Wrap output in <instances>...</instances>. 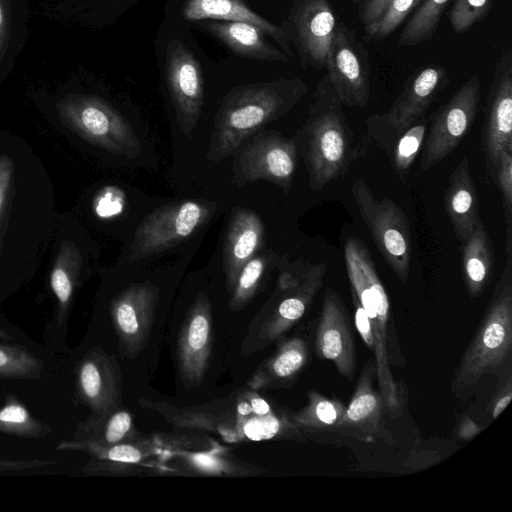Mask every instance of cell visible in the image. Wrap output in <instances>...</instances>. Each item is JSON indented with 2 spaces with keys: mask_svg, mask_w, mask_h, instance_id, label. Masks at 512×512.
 I'll use <instances>...</instances> for the list:
<instances>
[{
  "mask_svg": "<svg viewBox=\"0 0 512 512\" xmlns=\"http://www.w3.org/2000/svg\"><path fill=\"white\" fill-rule=\"evenodd\" d=\"M375 365L368 361L363 368L354 394L336 428L359 439H371L379 433L383 399L372 386Z\"/></svg>",
  "mask_w": 512,
  "mask_h": 512,
  "instance_id": "18",
  "label": "cell"
},
{
  "mask_svg": "<svg viewBox=\"0 0 512 512\" xmlns=\"http://www.w3.org/2000/svg\"><path fill=\"white\" fill-rule=\"evenodd\" d=\"M298 152L296 136L287 138L274 131L257 132L234 158L232 183L241 188L264 180L289 193L297 167Z\"/></svg>",
  "mask_w": 512,
  "mask_h": 512,
  "instance_id": "8",
  "label": "cell"
},
{
  "mask_svg": "<svg viewBox=\"0 0 512 512\" xmlns=\"http://www.w3.org/2000/svg\"><path fill=\"white\" fill-rule=\"evenodd\" d=\"M77 400L94 414L111 411L116 398V384L109 358L98 348L88 351L76 367Z\"/></svg>",
  "mask_w": 512,
  "mask_h": 512,
  "instance_id": "17",
  "label": "cell"
},
{
  "mask_svg": "<svg viewBox=\"0 0 512 512\" xmlns=\"http://www.w3.org/2000/svg\"><path fill=\"white\" fill-rule=\"evenodd\" d=\"M444 206L456 238L463 243L481 222L477 190L466 157L449 176Z\"/></svg>",
  "mask_w": 512,
  "mask_h": 512,
  "instance_id": "19",
  "label": "cell"
},
{
  "mask_svg": "<svg viewBox=\"0 0 512 512\" xmlns=\"http://www.w3.org/2000/svg\"><path fill=\"white\" fill-rule=\"evenodd\" d=\"M319 358L333 362L342 377L351 379L355 373V347L345 307L338 293L327 288L316 332Z\"/></svg>",
  "mask_w": 512,
  "mask_h": 512,
  "instance_id": "15",
  "label": "cell"
},
{
  "mask_svg": "<svg viewBox=\"0 0 512 512\" xmlns=\"http://www.w3.org/2000/svg\"><path fill=\"white\" fill-rule=\"evenodd\" d=\"M461 246L463 280L469 296L475 298L488 284L494 264L493 243L482 221Z\"/></svg>",
  "mask_w": 512,
  "mask_h": 512,
  "instance_id": "24",
  "label": "cell"
},
{
  "mask_svg": "<svg viewBox=\"0 0 512 512\" xmlns=\"http://www.w3.org/2000/svg\"><path fill=\"white\" fill-rule=\"evenodd\" d=\"M504 211L506 253L512 252V148L502 152L496 174Z\"/></svg>",
  "mask_w": 512,
  "mask_h": 512,
  "instance_id": "34",
  "label": "cell"
},
{
  "mask_svg": "<svg viewBox=\"0 0 512 512\" xmlns=\"http://www.w3.org/2000/svg\"><path fill=\"white\" fill-rule=\"evenodd\" d=\"M423 0H390L381 16L365 28V38L381 41L392 34Z\"/></svg>",
  "mask_w": 512,
  "mask_h": 512,
  "instance_id": "32",
  "label": "cell"
},
{
  "mask_svg": "<svg viewBox=\"0 0 512 512\" xmlns=\"http://www.w3.org/2000/svg\"><path fill=\"white\" fill-rule=\"evenodd\" d=\"M11 27L12 14L10 0H0V64L10 44Z\"/></svg>",
  "mask_w": 512,
  "mask_h": 512,
  "instance_id": "39",
  "label": "cell"
},
{
  "mask_svg": "<svg viewBox=\"0 0 512 512\" xmlns=\"http://www.w3.org/2000/svg\"><path fill=\"white\" fill-rule=\"evenodd\" d=\"M180 343L181 367L190 377L202 371L211 340L210 305L201 294L195 302Z\"/></svg>",
  "mask_w": 512,
  "mask_h": 512,
  "instance_id": "23",
  "label": "cell"
},
{
  "mask_svg": "<svg viewBox=\"0 0 512 512\" xmlns=\"http://www.w3.org/2000/svg\"><path fill=\"white\" fill-rule=\"evenodd\" d=\"M43 362L22 346L0 344V379H39Z\"/></svg>",
  "mask_w": 512,
  "mask_h": 512,
  "instance_id": "31",
  "label": "cell"
},
{
  "mask_svg": "<svg viewBox=\"0 0 512 512\" xmlns=\"http://www.w3.org/2000/svg\"><path fill=\"white\" fill-rule=\"evenodd\" d=\"M484 427H481L477 423H475L471 418L465 417L462 419L459 427H458V436L462 440H471L477 434H479Z\"/></svg>",
  "mask_w": 512,
  "mask_h": 512,
  "instance_id": "42",
  "label": "cell"
},
{
  "mask_svg": "<svg viewBox=\"0 0 512 512\" xmlns=\"http://www.w3.org/2000/svg\"><path fill=\"white\" fill-rule=\"evenodd\" d=\"M345 407L337 399H329L316 391H310L307 406L296 415L295 420L297 424L309 428H336Z\"/></svg>",
  "mask_w": 512,
  "mask_h": 512,
  "instance_id": "30",
  "label": "cell"
},
{
  "mask_svg": "<svg viewBox=\"0 0 512 512\" xmlns=\"http://www.w3.org/2000/svg\"><path fill=\"white\" fill-rule=\"evenodd\" d=\"M481 146L487 179L495 183L500 156L512 148L511 48L501 54L494 68L484 107Z\"/></svg>",
  "mask_w": 512,
  "mask_h": 512,
  "instance_id": "11",
  "label": "cell"
},
{
  "mask_svg": "<svg viewBox=\"0 0 512 512\" xmlns=\"http://www.w3.org/2000/svg\"><path fill=\"white\" fill-rule=\"evenodd\" d=\"M451 0H423L402 29L398 44L414 46L428 41L438 29Z\"/></svg>",
  "mask_w": 512,
  "mask_h": 512,
  "instance_id": "26",
  "label": "cell"
},
{
  "mask_svg": "<svg viewBox=\"0 0 512 512\" xmlns=\"http://www.w3.org/2000/svg\"><path fill=\"white\" fill-rule=\"evenodd\" d=\"M351 193L382 257L396 276L406 281L410 271L412 242L405 212L388 197L375 198L362 178L353 183Z\"/></svg>",
  "mask_w": 512,
  "mask_h": 512,
  "instance_id": "6",
  "label": "cell"
},
{
  "mask_svg": "<svg viewBox=\"0 0 512 512\" xmlns=\"http://www.w3.org/2000/svg\"><path fill=\"white\" fill-rule=\"evenodd\" d=\"M352 303L354 307V322L358 333L366 346L373 352L374 349V338L370 324V320L363 309L355 291L350 288Z\"/></svg>",
  "mask_w": 512,
  "mask_h": 512,
  "instance_id": "38",
  "label": "cell"
},
{
  "mask_svg": "<svg viewBox=\"0 0 512 512\" xmlns=\"http://www.w3.org/2000/svg\"><path fill=\"white\" fill-rule=\"evenodd\" d=\"M342 106L327 77H322L312 94L308 117L296 135L313 190H321L343 176L364 154L363 146H354V134Z\"/></svg>",
  "mask_w": 512,
  "mask_h": 512,
  "instance_id": "2",
  "label": "cell"
},
{
  "mask_svg": "<svg viewBox=\"0 0 512 512\" xmlns=\"http://www.w3.org/2000/svg\"><path fill=\"white\" fill-rule=\"evenodd\" d=\"M233 52L245 58L286 62L289 57L265 38V32L256 25L227 20H212L202 25Z\"/></svg>",
  "mask_w": 512,
  "mask_h": 512,
  "instance_id": "21",
  "label": "cell"
},
{
  "mask_svg": "<svg viewBox=\"0 0 512 512\" xmlns=\"http://www.w3.org/2000/svg\"><path fill=\"white\" fill-rule=\"evenodd\" d=\"M493 7V0H454L448 14L449 22L456 34L470 30L484 19Z\"/></svg>",
  "mask_w": 512,
  "mask_h": 512,
  "instance_id": "33",
  "label": "cell"
},
{
  "mask_svg": "<svg viewBox=\"0 0 512 512\" xmlns=\"http://www.w3.org/2000/svg\"><path fill=\"white\" fill-rule=\"evenodd\" d=\"M264 225L250 209L234 207L225 232L223 264L227 287L233 290L242 267L262 248Z\"/></svg>",
  "mask_w": 512,
  "mask_h": 512,
  "instance_id": "16",
  "label": "cell"
},
{
  "mask_svg": "<svg viewBox=\"0 0 512 512\" xmlns=\"http://www.w3.org/2000/svg\"><path fill=\"white\" fill-rule=\"evenodd\" d=\"M183 15L191 21L212 19L240 21L256 25L266 35L276 40L288 57L293 56L289 45V35L280 27L254 13L240 0H187L183 6Z\"/></svg>",
  "mask_w": 512,
  "mask_h": 512,
  "instance_id": "20",
  "label": "cell"
},
{
  "mask_svg": "<svg viewBox=\"0 0 512 512\" xmlns=\"http://www.w3.org/2000/svg\"><path fill=\"white\" fill-rule=\"evenodd\" d=\"M449 82V74L441 65L431 63L414 71L391 108L366 119V141L375 143L389 154L398 136L425 116Z\"/></svg>",
  "mask_w": 512,
  "mask_h": 512,
  "instance_id": "5",
  "label": "cell"
},
{
  "mask_svg": "<svg viewBox=\"0 0 512 512\" xmlns=\"http://www.w3.org/2000/svg\"><path fill=\"white\" fill-rule=\"evenodd\" d=\"M338 23L329 0H297L291 11L293 39L304 68H325Z\"/></svg>",
  "mask_w": 512,
  "mask_h": 512,
  "instance_id": "13",
  "label": "cell"
},
{
  "mask_svg": "<svg viewBox=\"0 0 512 512\" xmlns=\"http://www.w3.org/2000/svg\"><path fill=\"white\" fill-rule=\"evenodd\" d=\"M166 77L177 123L184 134H190L202 111L203 77L199 62L178 39L167 46Z\"/></svg>",
  "mask_w": 512,
  "mask_h": 512,
  "instance_id": "12",
  "label": "cell"
},
{
  "mask_svg": "<svg viewBox=\"0 0 512 512\" xmlns=\"http://www.w3.org/2000/svg\"><path fill=\"white\" fill-rule=\"evenodd\" d=\"M427 127L428 118L424 116L409 126L394 142L388 155L393 169L401 179H405L422 148Z\"/></svg>",
  "mask_w": 512,
  "mask_h": 512,
  "instance_id": "29",
  "label": "cell"
},
{
  "mask_svg": "<svg viewBox=\"0 0 512 512\" xmlns=\"http://www.w3.org/2000/svg\"><path fill=\"white\" fill-rule=\"evenodd\" d=\"M307 347L301 339L287 342L273 360L271 369L275 376L288 378L296 374L305 364Z\"/></svg>",
  "mask_w": 512,
  "mask_h": 512,
  "instance_id": "35",
  "label": "cell"
},
{
  "mask_svg": "<svg viewBox=\"0 0 512 512\" xmlns=\"http://www.w3.org/2000/svg\"><path fill=\"white\" fill-rule=\"evenodd\" d=\"M81 266L82 256L77 245L69 240L62 241L50 274V287L57 301L56 320L59 325L67 319Z\"/></svg>",
  "mask_w": 512,
  "mask_h": 512,
  "instance_id": "25",
  "label": "cell"
},
{
  "mask_svg": "<svg viewBox=\"0 0 512 512\" xmlns=\"http://www.w3.org/2000/svg\"><path fill=\"white\" fill-rule=\"evenodd\" d=\"M56 109L63 125L86 142L128 159L141 153V142L131 124L104 99L69 94L57 102Z\"/></svg>",
  "mask_w": 512,
  "mask_h": 512,
  "instance_id": "4",
  "label": "cell"
},
{
  "mask_svg": "<svg viewBox=\"0 0 512 512\" xmlns=\"http://www.w3.org/2000/svg\"><path fill=\"white\" fill-rule=\"evenodd\" d=\"M14 172L13 159L8 155L0 156V231L12 189Z\"/></svg>",
  "mask_w": 512,
  "mask_h": 512,
  "instance_id": "37",
  "label": "cell"
},
{
  "mask_svg": "<svg viewBox=\"0 0 512 512\" xmlns=\"http://www.w3.org/2000/svg\"><path fill=\"white\" fill-rule=\"evenodd\" d=\"M283 260L273 250L264 251L251 258L237 277L231 305L237 307L246 303L253 296L264 275Z\"/></svg>",
  "mask_w": 512,
  "mask_h": 512,
  "instance_id": "28",
  "label": "cell"
},
{
  "mask_svg": "<svg viewBox=\"0 0 512 512\" xmlns=\"http://www.w3.org/2000/svg\"><path fill=\"white\" fill-rule=\"evenodd\" d=\"M390 0H363L359 5V19L364 27L373 24L383 13Z\"/></svg>",
  "mask_w": 512,
  "mask_h": 512,
  "instance_id": "40",
  "label": "cell"
},
{
  "mask_svg": "<svg viewBox=\"0 0 512 512\" xmlns=\"http://www.w3.org/2000/svg\"><path fill=\"white\" fill-rule=\"evenodd\" d=\"M156 295L154 286L138 284L130 286L113 301V321L123 340L138 339L146 331Z\"/></svg>",
  "mask_w": 512,
  "mask_h": 512,
  "instance_id": "22",
  "label": "cell"
},
{
  "mask_svg": "<svg viewBox=\"0 0 512 512\" xmlns=\"http://www.w3.org/2000/svg\"><path fill=\"white\" fill-rule=\"evenodd\" d=\"M307 90L298 78L232 89L216 113L207 159L219 162L232 155L264 125L289 112Z\"/></svg>",
  "mask_w": 512,
  "mask_h": 512,
  "instance_id": "1",
  "label": "cell"
},
{
  "mask_svg": "<svg viewBox=\"0 0 512 512\" xmlns=\"http://www.w3.org/2000/svg\"><path fill=\"white\" fill-rule=\"evenodd\" d=\"M512 347V253L506 254L503 272L495 286L484 319L458 365L454 392L475 387L507 360Z\"/></svg>",
  "mask_w": 512,
  "mask_h": 512,
  "instance_id": "3",
  "label": "cell"
},
{
  "mask_svg": "<svg viewBox=\"0 0 512 512\" xmlns=\"http://www.w3.org/2000/svg\"><path fill=\"white\" fill-rule=\"evenodd\" d=\"M512 399V382L509 376L504 384L494 394L491 404V418L496 419L500 413L506 408Z\"/></svg>",
  "mask_w": 512,
  "mask_h": 512,
  "instance_id": "41",
  "label": "cell"
},
{
  "mask_svg": "<svg viewBox=\"0 0 512 512\" xmlns=\"http://www.w3.org/2000/svg\"><path fill=\"white\" fill-rule=\"evenodd\" d=\"M326 77L342 105L364 108L370 99L369 53L356 32L338 21L327 53Z\"/></svg>",
  "mask_w": 512,
  "mask_h": 512,
  "instance_id": "10",
  "label": "cell"
},
{
  "mask_svg": "<svg viewBox=\"0 0 512 512\" xmlns=\"http://www.w3.org/2000/svg\"><path fill=\"white\" fill-rule=\"evenodd\" d=\"M124 197L117 187H105L94 200L95 213L101 218L118 215L123 210Z\"/></svg>",
  "mask_w": 512,
  "mask_h": 512,
  "instance_id": "36",
  "label": "cell"
},
{
  "mask_svg": "<svg viewBox=\"0 0 512 512\" xmlns=\"http://www.w3.org/2000/svg\"><path fill=\"white\" fill-rule=\"evenodd\" d=\"M0 432L36 439L50 434L52 427L34 418L14 394H8L0 407Z\"/></svg>",
  "mask_w": 512,
  "mask_h": 512,
  "instance_id": "27",
  "label": "cell"
},
{
  "mask_svg": "<svg viewBox=\"0 0 512 512\" xmlns=\"http://www.w3.org/2000/svg\"><path fill=\"white\" fill-rule=\"evenodd\" d=\"M344 258L350 287L355 291L370 320L374 338L373 354L375 359V374L384 408L391 417L395 418L402 412L403 398L401 388L395 382L390 368L388 348L378 327L377 313L375 311L372 293L367 285L355 254L347 242L344 247Z\"/></svg>",
  "mask_w": 512,
  "mask_h": 512,
  "instance_id": "14",
  "label": "cell"
},
{
  "mask_svg": "<svg viewBox=\"0 0 512 512\" xmlns=\"http://www.w3.org/2000/svg\"><path fill=\"white\" fill-rule=\"evenodd\" d=\"M215 211V203L203 200L175 201L154 209L137 226L129 260H142L178 245L205 225Z\"/></svg>",
  "mask_w": 512,
  "mask_h": 512,
  "instance_id": "7",
  "label": "cell"
},
{
  "mask_svg": "<svg viewBox=\"0 0 512 512\" xmlns=\"http://www.w3.org/2000/svg\"><path fill=\"white\" fill-rule=\"evenodd\" d=\"M12 337L10 334H8L5 330H3L2 328H0V339H3V340H10Z\"/></svg>",
  "mask_w": 512,
  "mask_h": 512,
  "instance_id": "43",
  "label": "cell"
},
{
  "mask_svg": "<svg viewBox=\"0 0 512 512\" xmlns=\"http://www.w3.org/2000/svg\"><path fill=\"white\" fill-rule=\"evenodd\" d=\"M481 81L471 76L451 98L428 118L420 169L427 171L446 158L473 127L480 101Z\"/></svg>",
  "mask_w": 512,
  "mask_h": 512,
  "instance_id": "9",
  "label": "cell"
}]
</instances>
